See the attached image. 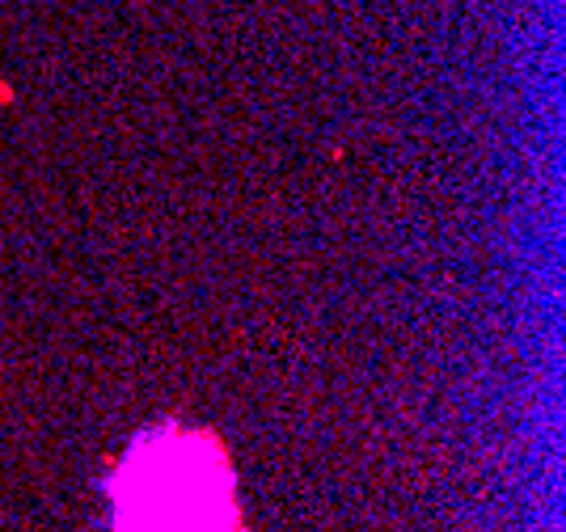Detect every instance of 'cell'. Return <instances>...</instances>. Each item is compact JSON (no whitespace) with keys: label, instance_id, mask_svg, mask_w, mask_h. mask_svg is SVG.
<instances>
[{"label":"cell","instance_id":"6da1fadb","mask_svg":"<svg viewBox=\"0 0 566 532\" xmlns=\"http://www.w3.org/2000/svg\"><path fill=\"white\" fill-rule=\"evenodd\" d=\"M132 494L123 515H136V532H212V520L224 511L220 487L224 473L212 469L203 440H161L132 457L127 469Z\"/></svg>","mask_w":566,"mask_h":532}]
</instances>
